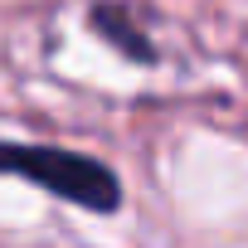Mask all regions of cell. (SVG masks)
<instances>
[{
	"instance_id": "6da1fadb",
	"label": "cell",
	"mask_w": 248,
	"mask_h": 248,
	"mask_svg": "<svg viewBox=\"0 0 248 248\" xmlns=\"http://www.w3.org/2000/svg\"><path fill=\"white\" fill-rule=\"evenodd\" d=\"M0 175H15L39 185L44 195L88 209V214H117L122 209V175L73 146H49V141H0Z\"/></svg>"
},
{
	"instance_id": "7a4b0ae2",
	"label": "cell",
	"mask_w": 248,
	"mask_h": 248,
	"mask_svg": "<svg viewBox=\"0 0 248 248\" xmlns=\"http://www.w3.org/2000/svg\"><path fill=\"white\" fill-rule=\"evenodd\" d=\"M88 30L107 49H117V59H127V63H141L146 68V63L161 59L156 39L137 25V15H132L127 0H93V5H88Z\"/></svg>"
}]
</instances>
